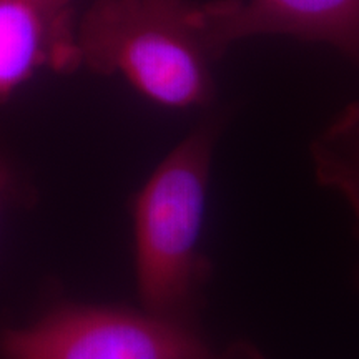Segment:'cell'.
<instances>
[{
  "instance_id": "cell-1",
  "label": "cell",
  "mask_w": 359,
  "mask_h": 359,
  "mask_svg": "<svg viewBox=\"0 0 359 359\" xmlns=\"http://www.w3.org/2000/svg\"><path fill=\"white\" fill-rule=\"evenodd\" d=\"M80 65L118 74L148 100L170 109L206 105L213 64L223 55L206 7L188 0H97L75 29Z\"/></svg>"
},
{
  "instance_id": "cell-2",
  "label": "cell",
  "mask_w": 359,
  "mask_h": 359,
  "mask_svg": "<svg viewBox=\"0 0 359 359\" xmlns=\"http://www.w3.org/2000/svg\"><path fill=\"white\" fill-rule=\"evenodd\" d=\"M217 127L180 142L133 201L135 278L142 308L188 321L208 275L201 253Z\"/></svg>"
},
{
  "instance_id": "cell-3",
  "label": "cell",
  "mask_w": 359,
  "mask_h": 359,
  "mask_svg": "<svg viewBox=\"0 0 359 359\" xmlns=\"http://www.w3.org/2000/svg\"><path fill=\"white\" fill-rule=\"evenodd\" d=\"M0 359H266L251 344L215 346L188 321L147 309L67 306L0 334Z\"/></svg>"
},
{
  "instance_id": "cell-4",
  "label": "cell",
  "mask_w": 359,
  "mask_h": 359,
  "mask_svg": "<svg viewBox=\"0 0 359 359\" xmlns=\"http://www.w3.org/2000/svg\"><path fill=\"white\" fill-rule=\"evenodd\" d=\"M205 7L222 53L240 40L280 35L325 43L359 69V0H215Z\"/></svg>"
},
{
  "instance_id": "cell-5",
  "label": "cell",
  "mask_w": 359,
  "mask_h": 359,
  "mask_svg": "<svg viewBox=\"0 0 359 359\" xmlns=\"http://www.w3.org/2000/svg\"><path fill=\"white\" fill-rule=\"evenodd\" d=\"M80 65L69 12L27 0H0V97L13 92L43 67Z\"/></svg>"
},
{
  "instance_id": "cell-6",
  "label": "cell",
  "mask_w": 359,
  "mask_h": 359,
  "mask_svg": "<svg viewBox=\"0 0 359 359\" xmlns=\"http://www.w3.org/2000/svg\"><path fill=\"white\" fill-rule=\"evenodd\" d=\"M309 156L318 183L346 203L359 241V102L344 107L316 135Z\"/></svg>"
},
{
  "instance_id": "cell-7",
  "label": "cell",
  "mask_w": 359,
  "mask_h": 359,
  "mask_svg": "<svg viewBox=\"0 0 359 359\" xmlns=\"http://www.w3.org/2000/svg\"><path fill=\"white\" fill-rule=\"evenodd\" d=\"M27 2L45 8H53V11H65L69 0H27Z\"/></svg>"
},
{
  "instance_id": "cell-8",
  "label": "cell",
  "mask_w": 359,
  "mask_h": 359,
  "mask_svg": "<svg viewBox=\"0 0 359 359\" xmlns=\"http://www.w3.org/2000/svg\"><path fill=\"white\" fill-rule=\"evenodd\" d=\"M7 183H8V173H7V168L4 167V163H2V161H0V196H2V193L6 191Z\"/></svg>"
}]
</instances>
